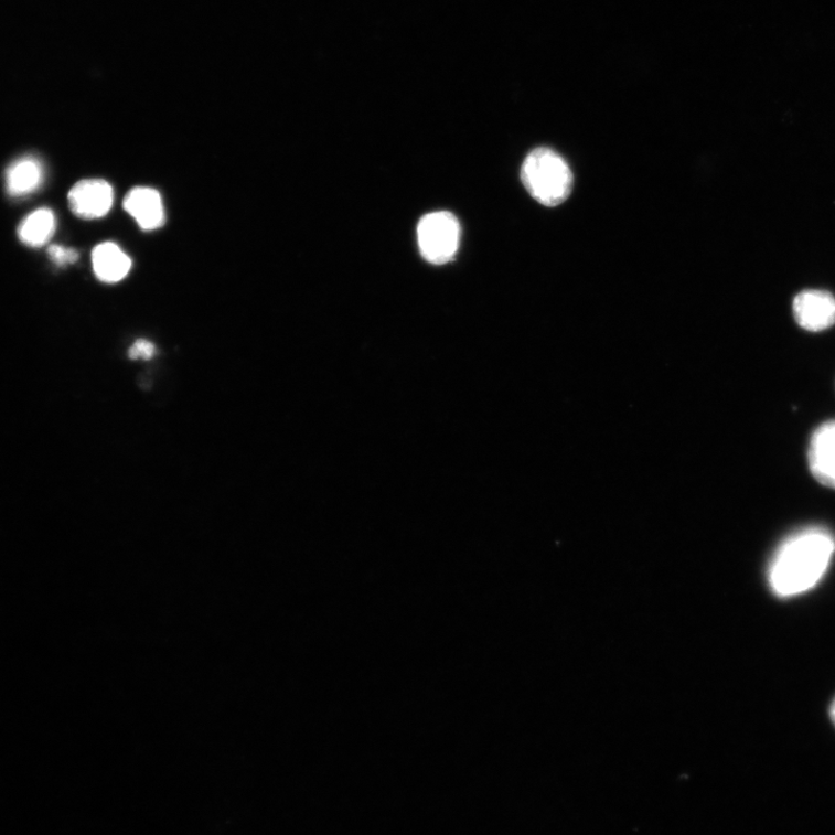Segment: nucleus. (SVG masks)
Segmentation results:
<instances>
[{"mask_svg":"<svg viewBox=\"0 0 835 835\" xmlns=\"http://www.w3.org/2000/svg\"><path fill=\"white\" fill-rule=\"evenodd\" d=\"M43 178V167L36 158H20L7 170V191L12 196L31 194L42 185Z\"/></svg>","mask_w":835,"mask_h":835,"instance_id":"9","label":"nucleus"},{"mask_svg":"<svg viewBox=\"0 0 835 835\" xmlns=\"http://www.w3.org/2000/svg\"><path fill=\"white\" fill-rule=\"evenodd\" d=\"M829 714H831V718H832V720H833V724H834V726H835V699H834V702H833V704H832V706H831V710H829Z\"/></svg>","mask_w":835,"mask_h":835,"instance_id":"13","label":"nucleus"},{"mask_svg":"<svg viewBox=\"0 0 835 835\" xmlns=\"http://www.w3.org/2000/svg\"><path fill=\"white\" fill-rule=\"evenodd\" d=\"M55 232V214L49 208H40L20 223L18 237L30 247H41L52 239Z\"/></svg>","mask_w":835,"mask_h":835,"instance_id":"10","label":"nucleus"},{"mask_svg":"<svg viewBox=\"0 0 835 835\" xmlns=\"http://www.w3.org/2000/svg\"><path fill=\"white\" fill-rule=\"evenodd\" d=\"M73 213L83 220L106 216L115 202L113 188L101 179H87L77 183L67 195Z\"/></svg>","mask_w":835,"mask_h":835,"instance_id":"4","label":"nucleus"},{"mask_svg":"<svg viewBox=\"0 0 835 835\" xmlns=\"http://www.w3.org/2000/svg\"><path fill=\"white\" fill-rule=\"evenodd\" d=\"M93 266L96 277L105 283L124 280L131 268V259L116 243L99 244L93 251Z\"/></svg>","mask_w":835,"mask_h":835,"instance_id":"8","label":"nucleus"},{"mask_svg":"<svg viewBox=\"0 0 835 835\" xmlns=\"http://www.w3.org/2000/svg\"><path fill=\"white\" fill-rule=\"evenodd\" d=\"M417 237L422 258L433 265H445L454 259L459 250L460 223L448 212L427 214L418 224Z\"/></svg>","mask_w":835,"mask_h":835,"instance_id":"3","label":"nucleus"},{"mask_svg":"<svg viewBox=\"0 0 835 835\" xmlns=\"http://www.w3.org/2000/svg\"><path fill=\"white\" fill-rule=\"evenodd\" d=\"M124 207L143 231H156L161 228L165 222L161 194L153 189L137 188L131 190L125 197Z\"/></svg>","mask_w":835,"mask_h":835,"instance_id":"7","label":"nucleus"},{"mask_svg":"<svg viewBox=\"0 0 835 835\" xmlns=\"http://www.w3.org/2000/svg\"><path fill=\"white\" fill-rule=\"evenodd\" d=\"M795 320L810 332H821L835 324V298L825 290H804L793 303Z\"/></svg>","mask_w":835,"mask_h":835,"instance_id":"5","label":"nucleus"},{"mask_svg":"<svg viewBox=\"0 0 835 835\" xmlns=\"http://www.w3.org/2000/svg\"><path fill=\"white\" fill-rule=\"evenodd\" d=\"M522 180L529 194L547 207L560 205L574 189V174L568 163L548 148L535 149L527 156Z\"/></svg>","mask_w":835,"mask_h":835,"instance_id":"2","label":"nucleus"},{"mask_svg":"<svg viewBox=\"0 0 835 835\" xmlns=\"http://www.w3.org/2000/svg\"><path fill=\"white\" fill-rule=\"evenodd\" d=\"M49 255L53 263L60 267L75 264L79 258V255L75 250V248L65 247L62 245H52L49 248Z\"/></svg>","mask_w":835,"mask_h":835,"instance_id":"11","label":"nucleus"},{"mask_svg":"<svg viewBox=\"0 0 835 835\" xmlns=\"http://www.w3.org/2000/svg\"><path fill=\"white\" fill-rule=\"evenodd\" d=\"M156 352V347L152 343L146 340H140L135 342L132 347L129 350V357L131 360H150Z\"/></svg>","mask_w":835,"mask_h":835,"instance_id":"12","label":"nucleus"},{"mask_svg":"<svg viewBox=\"0 0 835 835\" xmlns=\"http://www.w3.org/2000/svg\"><path fill=\"white\" fill-rule=\"evenodd\" d=\"M835 554V538L822 527H807L785 538L770 563L769 584L782 599L816 588Z\"/></svg>","mask_w":835,"mask_h":835,"instance_id":"1","label":"nucleus"},{"mask_svg":"<svg viewBox=\"0 0 835 835\" xmlns=\"http://www.w3.org/2000/svg\"><path fill=\"white\" fill-rule=\"evenodd\" d=\"M809 467L823 485L835 490V421L820 426L809 446Z\"/></svg>","mask_w":835,"mask_h":835,"instance_id":"6","label":"nucleus"}]
</instances>
